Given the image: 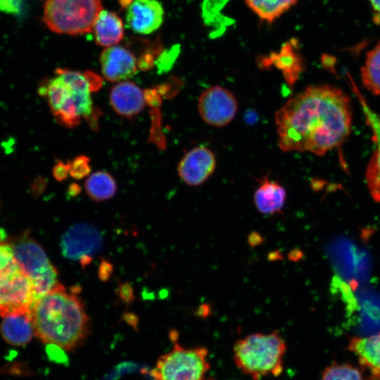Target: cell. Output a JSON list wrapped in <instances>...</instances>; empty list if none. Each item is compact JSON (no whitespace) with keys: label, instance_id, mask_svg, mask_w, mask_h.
<instances>
[{"label":"cell","instance_id":"1","mask_svg":"<svg viewBox=\"0 0 380 380\" xmlns=\"http://www.w3.org/2000/svg\"><path fill=\"white\" fill-rule=\"evenodd\" d=\"M352 115L350 99L342 90L329 85L309 87L276 112L279 146L285 152L323 156L349 136Z\"/></svg>","mask_w":380,"mask_h":380},{"label":"cell","instance_id":"2","mask_svg":"<svg viewBox=\"0 0 380 380\" xmlns=\"http://www.w3.org/2000/svg\"><path fill=\"white\" fill-rule=\"evenodd\" d=\"M34 335L43 343L71 351L89 333V319L81 299L59 282L38 298L30 312Z\"/></svg>","mask_w":380,"mask_h":380},{"label":"cell","instance_id":"3","mask_svg":"<svg viewBox=\"0 0 380 380\" xmlns=\"http://www.w3.org/2000/svg\"><path fill=\"white\" fill-rule=\"evenodd\" d=\"M55 75L54 77L42 81L38 92L46 99L58 123L72 128L83 118L93 130L98 129L101 112L94 107L91 98L90 70L57 68Z\"/></svg>","mask_w":380,"mask_h":380},{"label":"cell","instance_id":"4","mask_svg":"<svg viewBox=\"0 0 380 380\" xmlns=\"http://www.w3.org/2000/svg\"><path fill=\"white\" fill-rule=\"evenodd\" d=\"M286 343L279 331L254 333L237 340L233 347L236 367L253 380L279 376L284 370Z\"/></svg>","mask_w":380,"mask_h":380},{"label":"cell","instance_id":"5","mask_svg":"<svg viewBox=\"0 0 380 380\" xmlns=\"http://www.w3.org/2000/svg\"><path fill=\"white\" fill-rule=\"evenodd\" d=\"M102 9L101 0H46L42 19L53 32L76 36L92 32Z\"/></svg>","mask_w":380,"mask_h":380},{"label":"cell","instance_id":"6","mask_svg":"<svg viewBox=\"0 0 380 380\" xmlns=\"http://www.w3.org/2000/svg\"><path fill=\"white\" fill-rule=\"evenodd\" d=\"M11 246L15 260L32 280L37 299L53 288L58 283V272L45 251L28 232L6 238Z\"/></svg>","mask_w":380,"mask_h":380},{"label":"cell","instance_id":"7","mask_svg":"<svg viewBox=\"0 0 380 380\" xmlns=\"http://www.w3.org/2000/svg\"><path fill=\"white\" fill-rule=\"evenodd\" d=\"M205 347L184 348L176 343L158 359L151 375L154 380H205L210 369Z\"/></svg>","mask_w":380,"mask_h":380},{"label":"cell","instance_id":"8","mask_svg":"<svg viewBox=\"0 0 380 380\" xmlns=\"http://www.w3.org/2000/svg\"><path fill=\"white\" fill-rule=\"evenodd\" d=\"M37 300L33 283L15 260L0 270V315L30 313Z\"/></svg>","mask_w":380,"mask_h":380},{"label":"cell","instance_id":"9","mask_svg":"<svg viewBox=\"0 0 380 380\" xmlns=\"http://www.w3.org/2000/svg\"><path fill=\"white\" fill-rule=\"evenodd\" d=\"M102 242V235L96 227L77 223L65 232L60 246L65 258L87 265L101 248Z\"/></svg>","mask_w":380,"mask_h":380},{"label":"cell","instance_id":"10","mask_svg":"<svg viewBox=\"0 0 380 380\" xmlns=\"http://www.w3.org/2000/svg\"><path fill=\"white\" fill-rule=\"evenodd\" d=\"M198 108L201 118L207 124L220 127L234 118L238 103L231 91L220 86H213L201 94Z\"/></svg>","mask_w":380,"mask_h":380},{"label":"cell","instance_id":"11","mask_svg":"<svg viewBox=\"0 0 380 380\" xmlns=\"http://www.w3.org/2000/svg\"><path fill=\"white\" fill-rule=\"evenodd\" d=\"M216 160L213 153L204 146L188 151L179 163V177L187 184L196 186L203 184L214 172Z\"/></svg>","mask_w":380,"mask_h":380},{"label":"cell","instance_id":"12","mask_svg":"<svg viewBox=\"0 0 380 380\" xmlns=\"http://www.w3.org/2000/svg\"><path fill=\"white\" fill-rule=\"evenodd\" d=\"M163 18V7L158 0H133L127 7V23L138 34L153 32L160 27Z\"/></svg>","mask_w":380,"mask_h":380},{"label":"cell","instance_id":"13","mask_svg":"<svg viewBox=\"0 0 380 380\" xmlns=\"http://www.w3.org/2000/svg\"><path fill=\"white\" fill-rule=\"evenodd\" d=\"M353 90L373 134L376 146L366 169L365 180L371 196L380 203V116L371 109L357 88L354 87Z\"/></svg>","mask_w":380,"mask_h":380},{"label":"cell","instance_id":"14","mask_svg":"<svg viewBox=\"0 0 380 380\" xmlns=\"http://www.w3.org/2000/svg\"><path fill=\"white\" fill-rule=\"evenodd\" d=\"M101 72L110 82H119L132 77L137 72L134 54L120 46L106 47L100 56Z\"/></svg>","mask_w":380,"mask_h":380},{"label":"cell","instance_id":"15","mask_svg":"<svg viewBox=\"0 0 380 380\" xmlns=\"http://www.w3.org/2000/svg\"><path fill=\"white\" fill-rule=\"evenodd\" d=\"M109 98L115 113L127 118L139 114L145 106L144 92L130 81H124L113 86Z\"/></svg>","mask_w":380,"mask_h":380},{"label":"cell","instance_id":"16","mask_svg":"<svg viewBox=\"0 0 380 380\" xmlns=\"http://www.w3.org/2000/svg\"><path fill=\"white\" fill-rule=\"evenodd\" d=\"M348 349L357 357L362 369L368 372L367 380H380V332L352 338Z\"/></svg>","mask_w":380,"mask_h":380},{"label":"cell","instance_id":"17","mask_svg":"<svg viewBox=\"0 0 380 380\" xmlns=\"http://www.w3.org/2000/svg\"><path fill=\"white\" fill-rule=\"evenodd\" d=\"M286 197V192L278 182L265 177L260 181L253 196L257 210L263 215L281 213Z\"/></svg>","mask_w":380,"mask_h":380},{"label":"cell","instance_id":"18","mask_svg":"<svg viewBox=\"0 0 380 380\" xmlns=\"http://www.w3.org/2000/svg\"><path fill=\"white\" fill-rule=\"evenodd\" d=\"M92 32L98 45L106 48L115 46L123 38V22L117 13L102 9L94 23Z\"/></svg>","mask_w":380,"mask_h":380},{"label":"cell","instance_id":"19","mask_svg":"<svg viewBox=\"0 0 380 380\" xmlns=\"http://www.w3.org/2000/svg\"><path fill=\"white\" fill-rule=\"evenodd\" d=\"M0 329L4 340L15 346L28 343L34 335L30 313L4 317Z\"/></svg>","mask_w":380,"mask_h":380},{"label":"cell","instance_id":"20","mask_svg":"<svg viewBox=\"0 0 380 380\" xmlns=\"http://www.w3.org/2000/svg\"><path fill=\"white\" fill-rule=\"evenodd\" d=\"M296 48L295 43L289 42L284 44L279 52L272 53L262 63L265 66L274 65L281 70L285 79L291 85L298 78L303 69L301 58Z\"/></svg>","mask_w":380,"mask_h":380},{"label":"cell","instance_id":"21","mask_svg":"<svg viewBox=\"0 0 380 380\" xmlns=\"http://www.w3.org/2000/svg\"><path fill=\"white\" fill-rule=\"evenodd\" d=\"M84 187L88 196L95 201L110 199L117 191L113 177L106 171H96L85 181Z\"/></svg>","mask_w":380,"mask_h":380},{"label":"cell","instance_id":"22","mask_svg":"<svg viewBox=\"0 0 380 380\" xmlns=\"http://www.w3.org/2000/svg\"><path fill=\"white\" fill-rule=\"evenodd\" d=\"M298 0H246L248 7L261 19L269 23L279 18Z\"/></svg>","mask_w":380,"mask_h":380},{"label":"cell","instance_id":"23","mask_svg":"<svg viewBox=\"0 0 380 380\" xmlns=\"http://www.w3.org/2000/svg\"><path fill=\"white\" fill-rule=\"evenodd\" d=\"M364 86L375 95H380V42L367 53L361 69Z\"/></svg>","mask_w":380,"mask_h":380},{"label":"cell","instance_id":"24","mask_svg":"<svg viewBox=\"0 0 380 380\" xmlns=\"http://www.w3.org/2000/svg\"><path fill=\"white\" fill-rule=\"evenodd\" d=\"M320 380H364V377L357 367L334 362L324 369Z\"/></svg>","mask_w":380,"mask_h":380},{"label":"cell","instance_id":"25","mask_svg":"<svg viewBox=\"0 0 380 380\" xmlns=\"http://www.w3.org/2000/svg\"><path fill=\"white\" fill-rule=\"evenodd\" d=\"M70 175L75 179H81L91 172L90 158L84 155H80L70 160Z\"/></svg>","mask_w":380,"mask_h":380},{"label":"cell","instance_id":"26","mask_svg":"<svg viewBox=\"0 0 380 380\" xmlns=\"http://www.w3.org/2000/svg\"><path fill=\"white\" fill-rule=\"evenodd\" d=\"M153 116L155 119H153V128L151 129V137H153L150 138V140L152 141L153 139L155 140L154 142L160 148H164L165 146V141L164 139V136L161 133L160 130L161 129L160 124V113L157 108H155V110H153Z\"/></svg>","mask_w":380,"mask_h":380},{"label":"cell","instance_id":"27","mask_svg":"<svg viewBox=\"0 0 380 380\" xmlns=\"http://www.w3.org/2000/svg\"><path fill=\"white\" fill-rule=\"evenodd\" d=\"M25 0H0V11L13 15H20L23 11Z\"/></svg>","mask_w":380,"mask_h":380},{"label":"cell","instance_id":"28","mask_svg":"<svg viewBox=\"0 0 380 380\" xmlns=\"http://www.w3.org/2000/svg\"><path fill=\"white\" fill-rule=\"evenodd\" d=\"M15 260L13 251L6 241H0V270L10 265Z\"/></svg>","mask_w":380,"mask_h":380},{"label":"cell","instance_id":"29","mask_svg":"<svg viewBox=\"0 0 380 380\" xmlns=\"http://www.w3.org/2000/svg\"><path fill=\"white\" fill-rule=\"evenodd\" d=\"M52 174L56 180L63 182L70 175V162L57 160L52 169Z\"/></svg>","mask_w":380,"mask_h":380},{"label":"cell","instance_id":"30","mask_svg":"<svg viewBox=\"0 0 380 380\" xmlns=\"http://www.w3.org/2000/svg\"><path fill=\"white\" fill-rule=\"evenodd\" d=\"M145 103L150 107L158 108L161 106V96L156 88L146 89L144 91Z\"/></svg>","mask_w":380,"mask_h":380},{"label":"cell","instance_id":"31","mask_svg":"<svg viewBox=\"0 0 380 380\" xmlns=\"http://www.w3.org/2000/svg\"><path fill=\"white\" fill-rule=\"evenodd\" d=\"M118 294L126 304H130L134 298L132 286L129 283L122 284L119 286Z\"/></svg>","mask_w":380,"mask_h":380},{"label":"cell","instance_id":"32","mask_svg":"<svg viewBox=\"0 0 380 380\" xmlns=\"http://www.w3.org/2000/svg\"><path fill=\"white\" fill-rule=\"evenodd\" d=\"M112 272V267L109 262L107 261H103L101 263L100 268H99V276L100 278L103 280H106L108 279L109 276L110 275V272Z\"/></svg>","mask_w":380,"mask_h":380},{"label":"cell","instance_id":"33","mask_svg":"<svg viewBox=\"0 0 380 380\" xmlns=\"http://www.w3.org/2000/svg\"><path fill=\"white\" fill-rule=\"evenodd\" d=\"M46 186V180L42 177H39L34 180L32 184V191L35 194L40 193Z\"/></svg>","mask_w":380,"mask_h":380},{"label":"cell","instance_id":"34","mask_svg":"<svg viewBox=\"0 0 380 380\" xmlns=\"http://www.w3.org/2000/svg\"><path fill=\"white\" fill-rule=\"evenodd\" d=\"M370 2L376 11L374 21L380 23V0H370Z\"/></svg>","mask_w":380,"mask_h":380},{"label":"cell","instance_id":"35","mask_svg":"<svg viewBox=\"0 0 380 380\" xmlns=\"http://www.w3.org/2000/svg\"><path fill=\"white\" fill-rule=\"evenodd\" d=\"M81 191V187L80 185L75 183L71 184L68 189V194L70 196H75Z\"/></svg>","mask_w":380,"mask_h":380},{"label":"cell","instance_id":"36","mask_svg":"<svg viewBox=\"0 0 380 380\" xmlns=\"http://www.w3.org/2000/svg\"><path fill=\"white\" fill-rule=\"evenodd\" d=\"M133 0H120L121 5H127V7L132 2Z\"/></svg>","mask_w":380,"mask_h":380}]
</instances>
